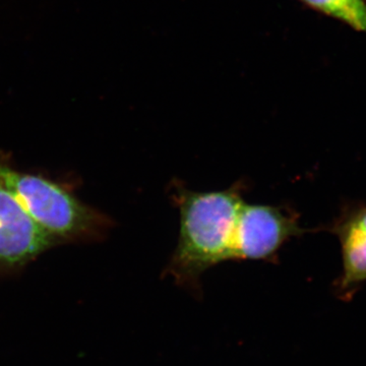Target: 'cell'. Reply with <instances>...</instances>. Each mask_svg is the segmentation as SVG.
<instances>
[{
    "label": "cell",
    "mask_w": 366,
    "mask_h": 366,
    "mask_svg": "<svg viewBox=\"0 0 366 366\" xmlns=\"http://www.w3.org/2000/svg\"><path fill=\"white\" fill-rule=\"evenodd\" d=\"M242 180L217 192H194L172 180L170 197L179 212V235L164 269L180 287L201 295V278L208 269L233 262L236 228L244 203Z\"/></svg>",
    "instance_id": "1"
},
{
    "label": "cell",
    "mask_w": 366,
    "mask_h": 366,
    "mask_svg": "<svg viewBox=\"0 0 366 366\" xmlns=\"http://www.w3.org/2000/svg\"><path fill=\"white\" fill-rule=\"evenodd\" d=\"M0 172L34 223L56 247L100 242L114 227L112 217L81 202L71 187L41 173L16 169L2 151Z\"/></svg>",
    "instance_id": "2"
},
{
    "label": "cell",
    "mask_w": 366,
    "mask_h": 366,
    "mask_svg": "<svg viewBox=\"0 0 366 366\" xmlns=\"http://www.w3.org/2000/svg\"><path fill=\"white\" fill-rule=\"evenodd\" d=\"M305 232L297 215L285 207L244 201L238 215L233 262L277 261L281 247Z\"/></svg>",
    "instance_id": "3"
},
{
    "label": "cell",
    "mask_w": 366,
    "mask_h": 366,
    "mask_svg": "<svg viewBox=\"0 0 366 366\" xmlns=\"http://www.w3.org/2000/svg\"><path fill=\"white\" fill-rule=\"evenodd\" d=\"M56 244L37 227L0 172V277L20 274Z\"/></svg>",
    "instance_id": "4"
},
{
    "label": "cell",
    "mask_w": 366,
    "mask_h": 366,
    "mask_svg": "<svg viewBox=\"0 0 366 366\" xmlns=\"http://www.w3.org/2000/svg\"><path fill=\"white\" fill-rule=\"evenodd\" d=\"M340 240L343 273L337 285L342 300H350L366 281V207L352 209L335 226Z\"/></svg>",
    "instance_id": "5"
},
{
    "label": "cell",
    "mask_w": 366,
    "mask_h": 366,
    "mask_svg": "<svg viewBox=\"0 0 366 366\" xmlns=\"http://www.w3.org/2000/svg\"><path fill=\"white\" fill-rule=\"evenodd\" d=\"M320 13L343 21L354 30L366 33L365 0H302Z\"/></svg>",
    "instance_id": "6"
}]
</instances>
